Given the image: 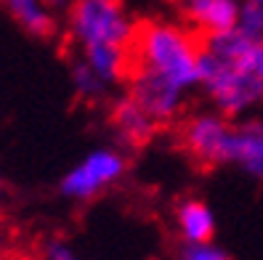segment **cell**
<instances>
[{
	"mask_svg": "<svg viewBox=\"0 0 263 260\" xmlns=\"http://www.w3.org/2000/svg\"><path fill=\"white\" fill-rule=\"evenodd\" d=\"M133 64L149 69L165 77L181 90L199 88V53H202V40L189 27L152 19L138 24L136 40L130 45Z\"/></svg>",
	"mask_w": 263,
	"mask_h": 260,
	"instance_id": "1",
	"label": "cell"
},
{
	"mask_svg": "<svg viewBox=\"0 0 263 260\" xmlns=\"http://www.w3.org/2000/svg\"><path fill=\"white\" fill-rule=\"evenodd\" d=\"M199 88L213 104V109L231 122L242 119L263 104V80H258L242 64L218 58L205 45L199 53Z\"/></svg>",
	"mask_w": 263,
	"mask_h": 260,
	"instance_id": "2",
	"label": "cell"
},
{
	"mask_svg": "<svg viewBox=\"0 0 263 260\" xmlns=\"http://www.w3.org/2000/svg\"><path fill=\"white\" fill-rule=\"evenodd\" d=\"M138 24L120 0H74L67 11V35L80 51L93 45L130 48Z\"/></svg>",
	"mask_w": 263,
	"mask_h": 260,
	"instance_id": "3",
	"label": "cell"
},
{
	"mask_svg": "<svg viewBox=\"0 0 263 260\" xmlns=\"http://www.w3.org/2000/svg\"><path fill=\"white\" fill-rule=\"evenodd\" d=\"M128 173V157L117 146H99L61 175L59 194L72 202H93L99 196L117 186Z\"/></svg>",
	"mask_w": 263,
	"mask_h": 260,
	"instance_id": "4",
	"label": "cell"
},
{
	"mask_svg": "<svg viewBox=\"0 0 263 260\" xmlns=\"http://www.w3.org/2000/svg\"><path fill=\"white\" fill-rule=\"evenodd\" d=\"M234 122L223 117L221 112H194L183 119L178 130V141L189 157H194L202 165H223L226 141Z\"/></svg>",
	"mask_w": 263,
	"mask_h": 260,
	"instance_id": "5",
	"label": "cell"
},
{
	"mask_svg": "<svg viewBox=\"0 0 263 260\" xmlns=\"http://www.w3.org/2000/svg\"><path fill=\"white\" fill-rule=\"evenodd\" d=\"M125 93L138 104L144 106L146 114L157 122V125H167V122L178 119V114L186 106V90L176 88L173 83H167L165 77L154 74L149 69H141L133 64V72L128 77V90Z\"/></svg>",
	"mask_w": 263,
	"mask_h": 260,
	"instance_id": "6",
	"label": "cell"
},
{
	"mask_svg": "<svg viewBox=\"0 0 263 260\" xmlns=\"http://www.w3.org/2000/svg\"><path fill=\"white\" fill-rule=\"evenodd\" d=\"M181 16L202 37L237 27L239 0H176Z\"/></svg>",
	"mask_w": 263,
	"mask_h": 260,
	"instance_id": "7",
	"label": "cell"
},
{
	"mask_svg": "<svg viewBox=\"0 0 263 260\" xmlns=\"http://www.w3.org/2000/svg\"><path fill=\"white\" fill-rule=\"evenodd\" d=\"M109 122H112L120 144H125V146H144L146 141H152V135L160 128L146 114L144 106H138L128 93H120L109 104Z\"/></svg>",
	"mask_w": 263,
	"mask_h": 260,
	"instance_id": "8",
	"label": "cell"
},
{
	"mask_svg": "<svg viewBox=\"0 0 263 260\" xmlns=\"http://www.w3.org/2000/svg\"><path fill=\"white\" fill-rule=\"evenodd\" d=\"M263 162V117L234 122L226 141L223 165H239L242 170Z\"/></svg>",
	"mask_w": 263,
	"mask_h": 260,
	"instance_id": "9",
	"label": "cell"
},
{
	"mask_svg": "<svg viewBox=\"0 0 263 260\" xmlns=\"http://www.w3.org/2000/svg\"><path fill=\"white\" fill-rule=\"evenodd\" d=\"M176 231L181 236V244H199L213 242L215 234V212L205 199L186 196L176 205Z\"/></svg>",
	"mask_w": 263,
	"mask_h": 260,
	"instance_id": "10",
	"label": "cell"
},
{
	"mask_svg": "<svg viewBox=\"0 0 263 260\" xmlns=\"http://www.w3.org/2000/svg\"><path fill=\"white\" fill-rule=\"evenodd\" d=\"M80 58L106 85L128 83L133 72V51L120 48V45H93V48L80 51Z\"/></svg>",
	"mask_w": 263,
	"mask_h": 260,
	"instance_id": "11",
	"label": "cell"
},
{
	"mask_svg": "<svg viewBox=\"0 0 263 260\" xmlns=\"http://www.w3.org/2000/svg\"><path fill=\"white\" fill-rule=\"evenodd\" d=\"M0 11H6L32 37H53L59 29L56 13L45 6V0H0Z\"/></svg>",
	"mask_w": 263,
	"mask_h": 260,
	"instance_id": "12",
	"label": "cell"
},
{
	"mask_svg": "<svg viewBox=\"0 0 263 260\" xmlns=\"http://www.w3.org/2000/svg\"><path fill=\"white\" fill-rule=\"evenodd\" d=\"M202 45H205L210 53L218 56V58L231 61V64H242V67H245V61H247V56H250V51H253V45H255V43H253V40H247L237 27H231V29H226V32L202 37Z\"/></svg>",
	"mask_w": 263,
	"mask_h": 260,
	"instance_id": "13",
	"label": "cell"
},
{
	"mask_svg": "<svg viewBox=\"0 0 263 260\" xmlns=\"http://www.w3.org/2000/svg\"><path fill=\"white\" fill-rule=\"evenodd\" d=\"M69 83H72V90L83 101H101L106 93H109V85H106L99 74L90 69L83 58H77L72 69H69Z\"/></svg>",
	"mask_w": 263,
	"mask_h": 260,
	"instance_id": "14",
	"label": "cell"
},
{
	"mask_svg": "<svg viewBox=\"0 0 263 260\" xmlns=\"http://www.w3.org/2000/svg\"><path fill=\"white\" fill-rule=\"evenodd\" d=\"M237 29L253 43H263V3H239Z\"/></svg>",
	"mask_w": 263,
	"mask_h": 260,
	"instance_id": "15",
	"label": "cell"
},
{
	"mask_svg": "<svg viewBox=\"0 0 263 260\" xmlns=\"http://www.w3.org/2000/svg\"><path fill=\"white\" fill-rule=\"evenodd\" d=\"M176 260H231V257L215 242H199V244H181Z\"/></svg>",
	"mask_w": 263,
	"mask_h": 260,
	"instance_id": "16",
	"label": "cell"
},
{
	"mask_svg": "<svg viewBox=\"0 0 263 260\" xmlns=\"http://www.w3.org/2000/svg\"><path fill=\"white\" fill-rule=\"evenodd\" d=\"M43 260H85L74 252V247H69L67 242L61 239H48L43 244V252H40Z\"/></svg>",
	"mask_w": 263,
	"mask_h": 260,
	"instance_id": "17",
	"label": "cell"
},
{
	"mask_svg": "<svg viewBox=\"0 0 263 260\" xmlns=\"http://www.w3.org/2000/svg\"><path fill=\"white\" fill-rule=\"evenodd\" d=\"M245 67L250 69L258 80H263V43H255L253 45V51H250V56H247Z\"/></svg>",
	"mask_w": 263,
	"mask_h": 260,
	"instance_id": "18",
	"label": "cell"
},
{
	"mask_svg": "<svg viewBox=\"0 0 263 260\" xmlns=\"http://www.w3.org/2000/svg\"><path fill=\"white\" fill-rule=\"evenodd\" d=\"M45 6H48L53 13H67L74 6V0H45Z\"/></svg>",
	"mask_w": 263,
	"mask_h": 260,
	"instance_id": "19",
	"label": "cell"
},
{
	"mask_svg": "<svg viewBox=\"0 0 263 260\" xmlns=\"http://www.w3.org/2000/svg\"><path fill=\"white\" fill-rule=\"evenodd\" d=\"M250 178H255V181H263V162H258V165H253V167H247L245 170Z\"/></svg>",
	"mask_w": 263,
	"mask_h": 260,
	"instance_id": "20",
	"label": "cell"
},
{
	"mask_svg": "<svg viewBox=\"0 0 263 260\" xmlns=\"http://www.w3.org/2000/svg\"><path fill=\"white\" fill-rule=\"evenodd\" d=\"M239 3H247V0H239ZM250 3H263V0H250Z\"/></svg>",
	"mask_w": 263,
	"mask_h": 260,
	"instance_id": "21",
	"label": "cell"
},
{
	"mask_svg": "<svg viewBox=\"0 0 263 260\" xmlns=\"http://www.w3.org/2000/svg\"><path fill=\"white\" fill-rule=\"evenodd\" d=\"M0 191H3V175H0Z\"/></svg>",
	"mask_w": 263,
	"mask_h": 260,
	"instance_id": "22",
	"label": "cell"
}]
</instances>
